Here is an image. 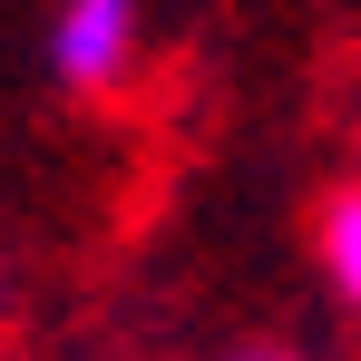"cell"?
<instances>
[{"instance_id": "obj_2", "label": "cell", "mask_w": 361, "mask_h": 361, "mask_svg": "<svg viewBox=\"0 0 361 361\" xmlns=\"http://www.w3.org/2000/svg\"><path fill=\"white\" fill-rule=\"evenodd\" d=\"M312 264H322V283L361 312V185H332V195H322V215H312Z\"/></svg>"}, {"instance_id": "obj_3", "label": "cell", "mask_w": 361, "mask_h": 361, "mask_svg": "<svg viewBox=\"0 0 361 361\" xmlns=\"http://www.w3.org/2000/svg\"><path fill=\"white\" fill-rule=\"evenodd\" d=\"M225 361H302V352H283V342H244V352H225Z\"/></svg>"}, {"instance_id": "obj_1", "label": "cell", "mask_w": 361, "mask_h": 361, "mask_svg": "<svg viewBox=\"0 0 361 361\" xmlns=\"http://www.w3.org/2000/svg\"><path fill=\"white\" fill-rule=\"evenodd\" d=\"M137 39H147V0H59V20H49V78L78 88V98H108L137 68Z\"/></svg>"}]
</instances>
